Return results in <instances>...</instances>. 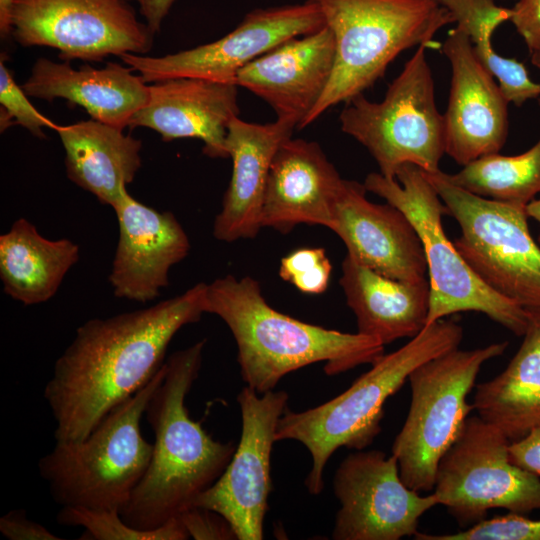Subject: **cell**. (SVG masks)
Here are the masks:
<instances>
[{
	"label": "cell",
	"mask_w": 540,
	"mask_h": 540,
	"mask_svg": "<svg viewBox=\"0 0 540 540\" xmlns=\"http://www.w3.org/2000/svg\"><path fill=\"white\" fill-rule=\"evenodd\" d=\"M206 290L200 282L150 307L89 319L77 328L43 391L56 441L86 438L154 377L176 333L205 313Z\"/></svg>",
	"instance_id": "6da1fadb"
},
{
	"label": "cell",
	"mask_w": 540,
	"mask_h": 540,
	"mask_svg": "<svg viewBox=\"0 0 540 540\" xmlns=\"http://www.w3.org/2000/svg\"><path fill=\"white\" fill-rule=\"evenodd\" d=\"M205 344L203 339L169 356L165 375L147 402L144 416L154 434L153 452L120 511L134 528L153 530L178 518L216 482L235 452L233 441L215 440L185 405L201 370Z\"/></svg>",
	"instance_id": "7a4b0ae2"
},
{
	"label": "cell",
	"mask_w": 540,
	"mask_h": 540,
	"mask_svg": "<svg viewBox=\"0 0 540 540\" xmlns=\"http://www.w3.org/2000/svg\"><path fill=\"white\" fill-rule=\"evenodd\" d=\"M205 313L220 317L237 345L243 381L259 394L273 390L290 372L325 362L337 375L384 355V344L360 333L309 324L271 307L257 280L226 275L207 284Z\"/></svg>",
	"instance_id": "3957f363"
},
{
	"label": "cell",
	"mask_w": 540,
	"mask_h": 540,
	"mask_svg": "<svg viewBox=\"0 0 540 540\" xmlns=\"http://www.w3.org/2000/svg\"><path fill=\"white\" fill-rule=\"evenodd\" d=\"M463 327L454 319H440L394 352L371 364L351 386L333 399L301 412L286 409L278 421L276 441L302 443L312 457L305 479L311 495L324 488V469L340 447L363 450L381 431L384 404L422 363L458 348Z\"/></svg>",
	"instance_id": "277c9868"
},
{
	"label": "cell",
	"mask_w": 540,
	"mask_h": 540,
	"mask_svg": "<svg viewBox=\"0 0 540 540\" xmlns=\"http://www.w3.org/2000/svg\"><path fill=\"white\" fill-rule=\"evenodd\" d=\"M335 41V63L321 98L304 128L325 111L346 103L381 78L404 50L429 44L454 23L441 0H313Z\"/></svg>",
	"instance_id": "5b68a950"
},
{
	"label": "cell",
	"mask_w": 540,
	"mask_h": 540,
	"mask_svg": "<svg viewBox=\"0 0 540 540\" xmlns=\"http://www.w3.org/2000/svg\"><path fill=\"white\" fill-rule=\"evenodd\" d=\"M165 362L136 394L110 411L84 439L56 441L38 470L60 507L121 509L151 460L153 443L142 435L141 419L165 375Z\"/></svg>",
	"instance_id": "8992f818"
},
{
	"label": "cell",
	"mask_w": 540,
	"mask_h": 540,
	"mask_svg": "<svg viewBox=\"0 0 540 540\" xmlns=\"http://www.w3.org/2000/svg\"><path fill=\"white\" fill-rule=\"evenodd\" d=\"M363 184L367 191L402 211L418 233L430 286L426 326L458 312L474 311L485 314L516 336L524 335L525 308L491 290L458 252L442 225L444 204L421 168L404 164L396 179L373 172Z\"/></svg>",
	"instance_id": "52a82bcc"
},
{
	"label": "cell",
	"mask_w": 540,
	"mask_h": 540,
	"mask_svg": "<svg viewBox=\"0 0 540 540\" xmlns=\"http://www.w3.org/2000/svg\"><path fill=\"white\" fill-rule=\"evenodd\" d=\"M507 347L504 341L472 350L455 348L410 373V407L391 449L401 479L409 488L433 490L440 459L458 439L474 410L467 396L482 365L502 355Z\"/></svg>",
	"instance_id": "ba28073f"
},
{
	"label": "cell",
	"mask_w": 540,
	"mask_h": 540,
	"mask_svg": "<svg viewBox=\"0 0 540 540\" xmlns=\"http://www.w3.org/2000/svg\"><path fill=\"white\" fill-rule=\"evenodd\" d=\"M423 43L389 85L381 102L363 94L345 103L341 130L362 144L384 177L396 179L407 163L439 171L445 153V121L435 103L432 72Z\"/></svg>",
	"instance_id": "9c48e42d"
},
{
	"label": "cell",
	"mask_w": 540,
	"mask_h": 540,
	"mask_svg": "<svg viewBox=\"0 0 540 540\" xmlns=\"http://www.w3.org/2000/svg\"><path fill=\"white\" fill-rule=\"evenodd\" d=\"M423 172L460 226L453 243L471 269L498 295L523 308L540 307V247L526 206L471 193L441 170Z\"/></svg>",
	"instance_id": "30bf717a"
},
{
	"label": "cell",
	"mask_w": 540,
	"mask_h": 540,
	"mask_svg": "<svg viewBox=\"0 0 540 540\" xmlns=\"http://www.w3.org/2000/svg\"><path fill=\"white\" fill-rule=\"evenodd\" d=\"M510 442L476 415L440 459L433 494L460 527L486 519L493 508L524 515L540 510V477L511 462Z\"/></svg>",
	"instance_id": "8fae6325"
},
{
	"label": "cell",
	"mask_w": 540,
	"mask_h": 540,
	"mask_svg": "<svg viewBox=\"0 0 540 540\" xmlns=\"http://www.w3.org/2000/svg\"><path fill=\"white\" fill-rule=\"evenodd\" d=\"M47 46L63 61L98 62L110 55L145 54L154 33L129 0H13L4 37Z\"/></svg>",
	"instance_id": "7c38bea8"
},
{
	"label": "cell",
	"mask_w": 540,
	"mask_h": 540,
	"mask_svg": "<svg viewBox=\"0 0 540 540\" xmlns=\"http://www.w3.org/2000/svg\"><path fill=\"white\" fill-rule=\"evenodd\" d=\"M259 395L247 385L237 395L242 418L239 443L221 476L192 505L221 515L238 540L263 539L272 488L271 452L278 421L288 408L286 391Z\"/></svg>",
	"instance_id": "4fadbf2b"
},
{
	"label": "cell",
	"mask_w": 540,
	"mask_h": 540,
	"mask_svg": "<svg viewBox=\"0 0 540 540\" xmlns=\"http://www.w3.org/2000/svg\"><path fill=\"white\" fill-rule=\"evenodd\" d=\"M333 492L340 503L334 540H399L418 532L420 518L438 505L436 496L409 488L397 459L380 450H358L339 464Z\"/></svg>",
	"instance_id": "5bb4252c"
},
{
	"label": "cell",
	"mask_w": 540,
	"mask_h": 540,
	"mask_svg": "<svg viewBox=\"0 0 540 540\" xmlns=\"http://www.w3.org/2000/svg\"><path fill=\"white\" fill-rule=\"evenodd\" d=\"M325 26L313 0L248 13L222 38L195 48L151 57L125 53L119 56L146 83L172 78H202L234 82L247 64L291 38L313 33Z\"/></svg>",
	"instance_id": "9a60e30c"
},
{
	"label": "cell",
	"mask_w": 540,
	"mask_h": 540,
	"mask_svg": "<svg viewBox=\"0 0 540 540\" xmlns=\"http://www.w3.org/2000/svg\"><path fill=\"white\" fill-rule=\"evenodd\" d=\"M451 69V89L444 114L445 153L465 166L498 153L508 134V101L493 75L474 53L468 35L454 28L443 43Z\"/></svg>",
	"instance_id": "2e32d148"
},
{
	"label": "cell",
	"mask_w": 540,
	"mask_h": 540,
	"mask_svg": "<svg viewBox=\"0 0 540 540\" xmlns=\"http://www.w3.org/2000/svg\"><path fill=\"white\" fill-rule=\"evenodd\" d=\"M119 239L108 280L117 298L146 303L169 284L168 273L189 253L188 235L172 212H160L129 194L113 207Z\"/></svg>",
	"instance_id": "e0dca14e"
},
{
	"label": "cell",
	"mask_w": 540,
	"mask_h": 540,
	"mask_svg": "<svg viewBox=\"0 0 540 540\" xmlns=\"http://www.w3.org/2000/svg\"><path fill=\"white\" fill-rule=\"evenodd\" d=\"M364 184L343 180L330 230L344 242L347 255L389 278L426 279L427 264L417 231L402 211L366 198Z\"/></svg>",
	"instance_id": "ac0fdd59"
},
{
	"label": "cell",
	"mask_w": 540,
	"mask_h": 540,
	"mask_svg": "<svg viewBox=\"0 0 540 540\" xmlns=\"http://www.w3.org/2000/svg\"><path fill=\"white\" fill-rule=\"evenodd\" d=\"M335 63V41L326 25L291 38L244 66L235 83L264 100L277 118L298 129L321 98Z\"/></svg>",
	"instance_id": "d6986e66"
},
{
	"label": "cell",
	"mask_w": 540,
	"mask_h": 540,
	"mask_svg": "<svg viewBox=\"0 0 540 540\" xmlns=\"http://www.w3.org/2000/svg\"><path fill=\"white\" fill-rule=\"evenodd\" d=\"M238 85L202 78H172L149 84L145 106L129 127H147L163 141L196 138L211 158H228L227 127L239 115Z\"/></svg>",
	"instance_id": "ffe728a7"
},
{
	"label": "cell",
	"mask_w": 540,
	"mask_h": 540,
	"mask_svg": "<svg viewBox=\"0 0 540 540\" xmlns=\"http://www.w3.org/2000/svg\"><path fill=\"white\" fill-rule=\"evenodd\" d=\"M343 180L317 142L285 140L270 167L262 227L284 234L298 224L330 229Z\"/></svg>",
	"instance_id": "44dd1931"
},
{
	"label": "cell",
	"mask_w": 540,
	"mask_h": 540,
	"mask_svg": "<svg viewBox=\"0 0 540 540\" xmlns=\"http://www.w3.org/2000/svg\"><path fill=\"white\" fill-rule=\"evenodd\" d=\"M297 125L288 119L259 124L234 117L225 147L232 160V175L222 209L215 217L213 235L233 242L255 238L262 228V209L268 175L280 145L292 137Z\"/></svg>",
	"instance_id": "7402d4cb"
},
{
	"label": "cell",
	"mask_w": 540,
	"mask_h": 540,
	"mask_svg": "<svg viewBox=\"0 0 540 540\" xmlns=\"http://www.w3.org/2000/svg\"><path fill=\"white\" fill-rule=\"evenodd\" d=\"M130 67L107 62L102 68L39 58L21 86L28 96L46 101L62 98L84 108L91 119L121 129L146 105L149 84Z\"/></svg>",
	"instance_id": "603a6c76"
},
{
	"label": "cell",
	"mask_w": 540,
	"mask_h": 540,
	"mask_svg": "<svg viewBox=\"0 0 540 540\" xmlns=\"http://www.w3.org/2000/svg\"><path fill=\"white\" fill-rule=\"evenodd\" d=\"M340 285L360 334L386 345L413 338L426 327L430 302L427 279L407 282L389 278L346 255Z\"/></svg>",
	"instance_id": "cb8c5ba5"
},
{
	"label": "cell",
	"mask_w": 540,
	"mask_h": 540,
	"mask_svg": "<svg viewBox=\"0 0 540 540\" xmlns=\"http://www.w3.org/2000/svg\"><path fill=\"white\" fill-rule=\"evenodd\" d=\"M94 119L55 130L65 150L69 180L114 207L140 169L141 140Z\"/></svg>",
	"instance_id": "d4e9b609"
},
{
	"label": "cell",
	"mask_w": 540,
	"mask_h": 540,
	"mask_svg": "<svg viewBox=\"0 0 540 540\" xmlns=\"http://www.w3.org/2000/svg\"><path fill=\"white\" fill-rule=\"evenodd\" d=\"M525 310L520 348L500 374L476 385L472 403L477 415L510 441L540 425V307Z\"/></svg>",
	"instance_id": "484cf974"
},
{
	"label": "cell",
	"mask_w": 540,
	"mask_h": 540,
	"mask_svg": "<svg viewBox=\"0 0 540 540\" xmlns=\"http://www.w3.org/2000/svg\"><path fill=\"white\" fill-rule=\"evenodd\" d=\"M79 260V246L67 238L50 240L19 218L0 235V279L6 295L25 306L51 299Z\"/></svg>",
	"instance_id": "4316f807"
},
{
	"label": "cell",
	"mask_w": 540,
	"mask_h": 540,
	"mask_svg": "<svg viewBox=\"0 0 540 540\" xmlns=\"http://www.w3.org/2000/svg\"><path fill=\"white\" fill-rule=\"evenodd\" d=\"M457 28L470 38L481 64L498 80L506 100L516 106L540 97V83L531 80L522 62L496 53L491 37L497 27L510 21L512 11L495 0H441Z\"/></svg>",
	"instance_id": "83f0119b"
},
{
	"label": "cell",
	"mask_w": 540,
	"mask_h": 540,
	"mask_svg": "<svg viewBox=\"0 0 540 540\" xmlns=\"http://www.w3.org/2000/svg\"><path fill=\"white\" fill-rule=\"evenodd\" d=\"M540 108V97L538 98ZM453 184L476 195L526 206L540 193V139L514 156L498 153L474 160L454 174L444 172Z\"/></svg>",
	"instance_id": "f1b7e54d"
},
{
	"label": "cell",
	"mask_w": 540,
	"mask_h": 540,
	"mask_svg": "<svg viewBox=\"0 0 540 540\" xmlns=\"http://www.w3.org/2000/svg\"><path fill=\"white\" fill-rule=\"evenodd\" d=\"M57 522L79 526L85 532L80 539L93 540H184L188 533L179 518L153 530H141L129 525L116 510H95L82 507H61Z\"/></svg>",
	"instance_id": "f546056e"
},
{
	"label": "cell",
	"mask_w": 540,
	"mask_h": 540,
	"mask_svg": "<svg viewBox=\"0 0 540 540\" xmlns=\"http://www.w3.org/2000/svg\"><path fill=\"white\" fill-rule=\"evenodd\" d=\"M416 540H540V519L508 513L484 519L468 528L451 534L417 532Z\"/></svg>",
	"instance_id": "4dcf8cb0"
},
{
	"label": "cell",
	"mask_w": 540,
	"mask_h": 540,
	"mask_svg": "<svg viewBox=\"0 0 540 540\" xmlns=\"http://www.w3.org/2000/svg\"><path fill=\"white\" fill-rule=\"evenodd\" d=\"M332 264L322 247L296 249L281 259L279 276L305 294L326 291Z\"/></svg>",
	"instance_id": "1f68e13d"
},
{
	"label": "cell",
	"mask_w": 540,
	"mask_h": 540,
	"mask_svg": "<svg viewBox=\"0 0 540 540\" xmlns=\"http://www.w3.org/2000/svg\"><path fill=\"white\" fill-rule=\"evenodd\" d=\"M27 94L19 87L13 75L6 67L3 59L0 61V127L1 132L9 126L17 124L34 136L45 138L43 128L56 130L58 124L40 113L28 100Z\"/></svg>",
	"instance_id": "d6a6232c"
},
{
	"label": "cell",
	"mask_w": 540,
	"mask_h": 540,
	"mask_svg": "<svg viewBox=\"0 0 540 540\" xmlns=\"http://www.w3.org/2000/svg\"><path fill=\"white\" fill-rule=\"evenodd\" d=\"M189 538L196 540L237 539L230 524L218 513L201 507H191L178 517Z\"/></svg>",
	"instance_id": "836d02e7"
},
{
	"label": "cell",
	"mask_w": 540,
	"mask_h": 540,
	"mask_svg": "<svg viewBox=\"0 0 540 540\" xmlns=\"http://www.w3.org/2000/svg\"><path fill=\"white\" fill-rule=\"evenodd\" d=\"M510 21L523 38L530 55L540 54V0H518Z\"/></svg>",
	"instance_id": "e575fe53"
},
{
	"label": "cell",
	"mask_w": 540,
	"mask_h": 540,
	"mask_svg": "<svg viewBox=\"0 0 540 540\" xmlns=\"http://www.w3.org/2000/svg\"><path fill=\"white\" fill-rule=\"evenodd\" d=\"M0 532L10 540H60L43 525L30 520L25 510H12L0 518Z\"/></svg>",
	"instance_id": "d590c367"
},
{
	"label": "cell",
	"mask_w": 540,
	"mask_h": 540,
	"mask_svg": "<svg viewBox=\"0 0 540 540\" xmlns=\"http://www.w3.org/2000/svg\"><path fill=\"white\" fill-rule=\"evenodd\" d=\"M511 462L540 477V425L509 444Z\"/></svg>",
	"instance_id": "8d00e7d4"
},
{
	"label": "cell",
	"mask_w": 540,
	"mask_h": 540,
	"mask_svg": "<svg viewBox=\"0 0 540 540\" xmlns=\"http://www.w3.org/2000/svg\"><path fill=\"white\" fill-rule=\"evenodd\" d=\"M139 5L145 23L155 34L176 0H129Z\"/></svg>",
	"instance_id": "74e56055"
},
{
	"label": "cell",
	"mask_w": 540,
	"mask_h": 540,
	"mask_svg": "<svg viewBox=\"0 0 540 540\" xmlns=\"http://www.w3.org/2000/svg\"><path fill=\"white\" fill-rule=\"evenodd\" d=\"M526 213L528 217L535 219L540 224V199L532 200L526 205ZM538 242L540 243V233L538 235Z\"/></svg>",
	"instance_id": "f35d334b"
},
{
	"label": "cell",
	"mask_w": 540,
	"mask_h": 540,
	"mask_svg": "<svg viewBox=\"0 0 540 540\" xmlns=\"http://www.w3.org/2000/svg\"><path fill=\"white\" fill-rule=\"evenodd\" d=\"M13 0H0V31L3 36L6 29L7 15Z\"/></svg>",
	"instance_id": "ab89813d"
},
{
	"label": "cell",
	"mask_w": 540,
	"mask_h": 540,
	"mask_svg": "<svg viewBox=\"0 0 540 540\" xmlns=\"http://www.w3.org/2000/svg\"><path fill=\"white\" fill-rule=\"evenodd\" d=\"M531 62L540 69V54L531 55Z\"/></svg>",
	"instance_id": "60d3db41"
}]
</instances>
